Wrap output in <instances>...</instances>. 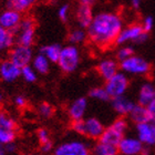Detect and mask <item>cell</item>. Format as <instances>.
Here are the masks:
<instances>
[{"label":"cell","instance_id":"obj_1","mask_svg":"<svg viewBox=\"0 0 155 155\" xmlns=\"http://www.w3.org/2000/svg\"><path fill=\"white\" fill-rule=\"evenodd\" d=\"M123 29L122 19L113 12H100L93 17L87 28V37L94 45L107 48L116 42Z\"/></svg>","mask_w":155,"mask_h":155},{"label":"cell","instance_id":"obj_2","mask_svg":"<svg viewBox=\"0 0 155 155\" xmlns=\"http://www.w3.org/2000/svg\"><path fill=\"white\" fill-rule=\"evenodd\" d=\"M72 129L78 134L87 136L89 139H100L102 133L104 132V126L100 120L97 117H87L73 121Z\"/></svg>","mask_w":155,"mask_h":155},{"label":"cell","instance_id":"obj_3","mask_svg":"<svg viewBox=\"0 0 155 155\" xmlns=\"http://www.w3.org/2000/svg\"><path fill=\"white\" fill-rule=\"evenodd\" d=\"M59 68L64 73H72L78 69L80 64V52L74 45H67L62 48L58 60Z\"/></svg>","mask_w":155,"mask_h":155},{"label":"cell","instance_id":"obj_4","mask_svg":"<svg viewBox=\"0 0 155 155\" xmlns=\"http://www.w3.org/2000/svg\"><path fill=\"white\" fill-rule=\"evenodd\" d=\"M147 38H149V33L143 29L142 25L134 23L121 30L115 43L117 45H124L126 42L143 43L147 40Z\"/></svg>","mask_w":155,"mask_h":155},{"label":"cell","instance_id":"obj_5","mask_svg":"<svg viewBox=\"0 0 155 155\" xmlns=\"http://www.w3.org/2000/svg\"><path fill=\"white\" fill-rule=\"evenodd\" d=\"M120 68L125 73L135 75H145L151 71V65L149 62L145 59L134 54L120 62Z\"/></svg>","mask_w":155,"mask_h":155},{"label":"cell","instance_id":"obj_6","mask_svg":"<svg viewBox=\"0 0 155 155\" xmlns=\"http://www.w3.org/2000/svg\"><path fill=\"white\" fill-rule=\"evenodd\" d=\"M17 123L13 117L6 112H0V144L6 145L15 142Z\"/></svg>","mask_w":155,"mask_h":155},{"label":"cell","instance_id":"obj_7","mask_svg":"<svg viewBox=\"0 0 155 155\" xmlns=\"http://www.w3.org/2000/svg\"><path fill=\"white\" fill-rule=\"evenodd\" d=\"M104 87L107 91L111 99L121 97V95H124V93L129 87V79L124 73L117 72L116 74H114L109 80H107V83H105Z\"/></svg>","mask_w":155,"mask_h":155},{"label":"cell","instance_id":"obj_8","mask_svg":"<svg viewBox=\"0 0 155 155\" xmlns=\"http://www.w3.org/2000/svg\"><path fill=\"white\" fill-rule=\"evenodd\" d=\"M18 43L27 47H31L35 41L36 30H35V20L32 18H25L21 20L20 26L17 30Z\"/></svg>","mask_w":155,"mask_h":155},{"label":"cell","instance_id":"obj_9","mask_svg":"<svg viewBox=\"0 0 155 155\" xmlns=\"http://www.w3.org/2000/svg\"><path fill=\"white\" fill-rule=\"evenodd\" d=\"M53 155H90V149L84 142L69 141L60 144L54 150Z\"/></svg>","mask_w":155,"mask_h":155},{"label":"cell","instance_id":"obj_10","mask_svg":"<svg viewBox=\"0 0 155 155\" xmlns=\"http://www.w3.org/2000/svg\"><path fill=\"white\" fill-rule=\"evenodd\" d=\"M10 60L15 62L18 67L22 68L26 65H29L30 62H32V50L30 47L22 45H18L17 47H13V49L10 51Z\"/></svg>","mask_w":155,"mask_h":155},{"label":"cell","instance_id":"obj_11","mask_svg":"<svg viewBox=\"0 0 155 155\" xmlns=\"http://www.w3.org/2000/svg\"><path fill=\"white\" fill-rule=\"evenodd\" d=\"M21 12L13 9H8L2 11L0 13V25L5 29L12 31L13 33L17 32V30L19 28L20 22H21Z\"/></svg>","mask_w":155,"mask_h":155},{"label":"cell","instance_id":"obj_12","mask_svg":"<svg viewBox=\"0 0 155 155\" xmlns=\"http://www.w3.org/2000/svg\"><path fill=\"white\" fill-rule=\"evenodd\" d=\"M137 137L145 145H154L155 144V119L151 121L136 124Z\"/></svg>","mask_w":155,"mask_h":155},{"label":"cell","instance_id":"obj_13","mask_svg":"<svg viewBox=\"0 0 155 155\" xmlns=\"http://www.w3.org/2000/svg\"><path fill=\"white\" fill-rule=\"evenodd\" d=\"M21 77V68L11 60H3L0 62V78L1 80L8 83L16 81Z\"/></svg>","mask_w":155,"mask_h":155},{"label":"cell","instance_id":"obj_14","mask_svg":"<svg viewBox=\"0 0 155 155\" xmlns=\"http://www.w3.org/2000/svg\"><path fill=\"white\" fill-rule=\"evenodd\" d=\"M119 152L123 155H139L144 149L143 143L135 137H123L119 143Z\"/></svg>","mask_w":155,"mask_h":155},{"label":"cell","instance_id":"obj_15","mask_svg":"<svg viewBox=\"0 0 155 155\" xmlns=\"http://www.w3.org/2000/svg\"><path fill=\"white\" fill-rule=\"evenodd\" d=\"M87 100L85 97H78L70 104L68 109L69 117L72 121H77L84 117V114L87 112Z\"/></svg>","mask_w":155,"mask_h":155},{"label":"cell","instance_id":"obj_16","mask_svg":"<svg viewBox=\"0 0 155 155\" xmlns=\"http://www.w3.org/2000/svg\"><path fill=\"white\" fill-rule=\"evenodd\" d=\"M93 13H92V9L91 6H87V5H82L80 3V6L78 7L77 11H75V19H77L78 25L80 26L82 29H87L90 23L93 20Z\"/></svg>","mask_w":155,"mask_h":155},{"label":"cell","instance_id":"obj_17","mask_svg":"<svg viewBox=\"0 0 155 155\" xmlns=\"http://www.w3.org/2000/svg\"><path fill=\"white\" fill-rule=\"evenodd\" d=\"M119 67L120 65L117 64V62L115 60L105 59L97 64V72L102 79L107 81L119 72Z\"/></svg>","mask_w":155,"mask_h":155},{"label":"cell","instance_id":"obj_18","mask_svg":"<svg viewBox=\"0 0 155 155\" xmlns=\"http://www.w3.org/2000/svg\"><path fill=\"white\" fill-rule=\"evenodd\" d=\"M134 105L135 104L133 103L131 100H129L127 97H124V95L112 99V107H113L114 111L120 115H127V114H130V112L132 111Z\"/></svg>","mask_w":155,"mask_h":155},{"label":"cell","instance_id":"obj_19","mask_svg":"<svg viewBox=\"0 0 155 155\" xmlns=\"http://www.w3.org/2000/svg\"><path fill=\"white\" fill-rule=\"evenodd\" d=\"M130 119L132 120L133 122L139 124V123L147 122L152 120V116L149 113L147 107L142 105V104H135L132 111L130 112Z\"/></svg>","mask_w":155,"mask_h":155},{"label":"cell","instance_id":"obj_20","mask_svg":"<svg viewBox=\"0 0 155 155\" xmlns=\"http://www.w3.org/2000/svg\"><path fill=\"white\" fill-rule=\"evenodd\" d=\"M123 137H124V134H123V133H121L120 131L114 129L113 126L110 125L107 129L104 130V132L102 133V135L100 136L99 141L117 146Z\"/></svg>","mask_w":155,"mask_h":155},{"label":"cell","instance_id":"obj_21","mask_svg":"<svg viewBox=\"0 0 155 155\" xmlns=\"http://www.w3.org/2000/svg\"><path fill=\"white\" fill-rule=\"evenodd\" d=\"M155 99V87L151 83L143 84L139 92V104L147 107Z\"/></svg>","mask_w":155,"mask_h":155},{"label":"cell","instance_id":"obj_22","mask_svg":"<svg viewBox=\"0 0 155 155\" xmlns=\"http://www.w3.org/2000/svg\"><path fill=\"white\" fill-rule=\"evenodd\" d=\"M32 67L40 74H47L50 70V60L42 53H39L32 59Z\"/></svg>","mask_w":155,"mask_h":155},{"label":"cell","instance_id":"obj_23","mask_svg":"<svg viewBox=\"0 0 155 155\" xmlns=\"http://www.w3.org/2000/svg\"><path fill=\"white\" fill-rule=\"evenodd\" d=\"M61 50L62 48L60 45L52 43V45H47L45 47H42L41 50H40V53L45 55L50 60V62H58Z\"/></svg>","mask_w":155,"mask_h":155},{"label":"cell","instance_id":"obj_24","mask_svg":"<svg viewBox=\"0 0 155 155\" xmlns=\"http://www.w3.org/2000/svg\"><path fill=\"white\" fill-rule=\"evenodd\" d=\"M94 155H119V147L116 145L107 144L103 142H97L93 150Z\"/></svg>","mask_w":155,"mask_h":155},{"label":"cell","instance_id":"obj_25","mask_svg":"<svg viewBox=\"0 0 155 155\" xmlns=\"http://www.w3.org/2000/svg\"><path fill=\"white\" fill-rule=\"evenodd\" d=\"M15 43V36L12 31L5 29L0 25V50H6L11 48Z\"/></svg>","mask_w":155,"mask_h":155},{"label":"cell","instance_id":"obj_26","mask_svg":"<svg viewBox=\"0 0 155 155\" xmlns=\"http://www.w3.org/2000/svg\"><path fill=\"white\" fill-rule=\"evenodd\" d=\"M7 5L9 9L23 12V11H27L30 7H32L35 3L31 0H7Z\"/></svg>","mask_w":155,"mask_h":155},{"label":"cell","instance_id":"obj_27","mask_svg":"<svg viewBox=\"0 0 155 155\" xmlns=\"http://www.w3.org/2000/svg\"><path fill=\"white\" fill-rule=\"evenodd\" d=\"M68 39L72 45H79V43H82V42L85 41L87 33L84 30H82V28L81 29H74L69 33Z\"/></svg>","mask_w":155,"mask_h":155},{"label":"cell","instance_id":"obj_28","mask_svg":"<svg viewBox=\"0 0 155 155\" xmlns=\"http://www.w3.org/2000/svg\"><path fill=\"white\" fill-rule=\"evenodd\" d=\"M38 72L33 69V67H30V65H26V67H22L21 68V77L26 82L28 83H33L37 81V78H38Z\"/></svg>","mask_w":155,"mask_h":155},{"label":"cell","instance_id":"obj_29","mask_svg":"<svg viewBox=\"0 0 155 155\" xmlns=\"http://www.w3.org/2000/svg\"><path fill=\"white\" fill-rule=\"evenodd\" d=\"M90 97L95 99L99 101H109L111 99V97L109 95L107 91L105 90V87H93L89 93Z\"/></svg>","mask_w":155,"mask_h":155},{"label":"cell","instance_id":"obj_30","mask_svg":"<svg viewBox=\"0 0 155 155\" xmlns=\"http://www.w3.org/2000/svg\"><path fill=\"white\" fill-rule=\"evenodd\" d=\"M38 113L42 116V117H45V119H49V117H51L54 113V109L52 107L51 104L48 103V102H42L40 103L38 107Z\"/></svg>","mask_w":155,"mask_h":155},{"label":"cell","instance_id":"obj_31","mask_svg":"<svg viewBox=\"0 0 155 155\" xmlns=\"http://www.w3.org/2000/svg\"><path fill=\"white\" fill-rule=\"evenodd\" d=\"M133 54H134V50L131 47H121L116 52V59L121 62L125 59L130 58Z\"/></svg>","mask_w":155,"mask_h":155},{"label":"cell","instance_id":"obj_32","mask_svg":"<svg viewBox=\"0 0 155 155\" xmlns=\"http://www.w3.org/2000/svg\"><path fill=\"white\" fill-rule=\"evenodd\" d=\"M114 129L117 130V131H120L121 133H125L126 129H127V122H126L125 119H123V117H120V119L115 120L113 123H112V125Z\"/></svg>","mask_w":155,"mask_h":155},{"label":"cell","instance_id":"obj_33","mask_svg":"<svg viewBox=\"0 0 155 155\" xmlns=\"http://www.w3.org/2000/svg\"><path fill=\"white\" fill-rule=\"evenodd\" d=\"M69 12H70V6H69L68 3H64V5L60 6V8H59L58 17L60 18V20H61V21L65 22V21L68 20Z\"/></svg>","mask_w":155,"mask_h":155},{"label":"cell","instance_id":"obj_34","mask_svg":"<svg viewBox=\"0 0 155 155\" xmlns=\"http://www.w3.org/2000/svg\"><path fill=\"white\" fill-rule=\"evenodd\" d=\"M37 135H38V140L40 144L50 141V134H49V132L45 129H39Z\"/></svg>","mask_w":155,"mask_h":155},{"label":"cell","instance_id":"obj_35","mask_svg":"<svg viewBox=\"0 0 155 155\" xmlns=\"http://www.w3.org/2000/svg\"><path fill=\"white\" fill-rule=\"evenodd\" d=\"M142 26H143V29L149 33L150 31L153 29V26H154V19H153V17H151V16L146 17L145 19H144V21H143Z\"/></svg>","mask_w":155,"mask_h":155},{"label":"cell","instance_id":"obj_36","mask_svg":"<svg viewBox=\"0 0 155 155\" xmlns=\"http://www.w3.org/2000/svg\"><path fill=\"white\" fill-rule=\"evenodd\" d=\"M40 150H41L42 153H49V152H51L52 150H53V143H52L51 140H50V141H48V142L40 144Z\"/></svg>","mask_w":155,"mask_h":155},{"label":"cell","instance_id":"obj_37","mask_svg":"<svg viewBox=\"0 0 155 155\" xmlns=\"http://www.w3.org/2000/svg\"><path fill=\"white\" fill-rule=\"evenodd\" d=\"M15 104H16L18 107H25L27 105L26 97H22V95H17V97H15Z\"/></svg>","mask_w":155,"mask_h":155},{"label":"cell","instance_id":"obj_38","mask_svg":"<svg viewBox=\"0 0 155 155\" xmlns=\"http://www.w3.org/2000/svg\"><path fill=\"white\" fill-rule=\"evenodd\" d=\"M146 107H147V110H149V113L152 116V119H155V99Z\"/></svg>","mask_w":155,"mask_h":155},{"label":"cell","instance_id":"obj_39","mask_svg":"<svg viewBox=\"0 0 155 155\" xmlns=\"http://www.w3.org/2000/svg\"><path fill=\"white\" fill-rule=\"evenodd\" d=\"M5 150H6L7 153H12L16 151V145H15V143L11 142L9 143V144H6L5 145Z\"/></svg>","mask_w":155,"mask_h":155},{"label":"cell","instance_id":"obj_40","mask_svg":"<svg viewBox=\"0 0 155 155\" xmlns=\"http://www.w3.org/2000/svg\"><path fill=\"white\" fill-rule=\"evenodd\" d=\"M131 3H132V7L134 9H139L141 3H142V0H131Z\"/></svg>","mask_w":155,"mask_h":155},{"label":"cell","instance_id":"obj_41","mask_svg":"<svg viewBox=\"0 0 155 155\" xmlns=\"http://www.w3.org/2000/svg\"><path fill=\"white\" fill-rule=\"evenodd\" d=\"M80 3L82 5H87V6H92L94 2H95V0H79Z\"/></svg>","mask_w":155,"mask_h":155},{"label":"cell","instance_id":"obj_42","mask_svg":"<svg viewBox=\"0 0 155 155\" xmlns=\"http://www.w3.org/2000/svg\"><path fill=\"white\" fill-rule=\"evenodd\" d=\"M6 150H5V145L0 144V155H6Z\"/></svg>","mask_w":155,"mask_h":155},{"label":"cell","instance_id":"obj_43","mask_svg":"<svg viewBox=\"0 0 155 155\" xmlns=\"http://www.w3.org/2000/svg\"><path fill=\"white\" fill-rule=\"evenodd\" d=\"M141 154H142V155H149V154H150L149 149H145V147H144V149L142 150V152H141Z\"/></svg>","mask_w":155,"mask_h":155},{"label":"cell","instance_id":"obj_44","mask_svg":"<svg viewBox=\"0 0 155 155\" xmlns=\"http://www.w3.org/2000/svg\"><path fill=\"white\" fill-rule=\"evenodd\" d=\"M2 102H3V94L0 92V104L2 103Z\"/></svg>","mask_w":155,"mask_h":155},{"label":"cell","instance_id":"obj_45","mask_svg":"<svg viewBox=\"0 0 155 155\" xmlns=\"http://www.w3.org/2000/svg\"><path fill=\"white\" fill-rule=\"evenodd\" d=\"M23 155H36V154H33V153H26V154H23Z\"/></svg>","mask_w":155,"mask_h":155},{"label":"cell","instance_id":"obj_46","mask_svg":"<svg viewBox=\"0 0 155 155\" xmlns=\"http://www.w3.org/2000/svg\"><path fill=\"white\" fill-rule=\"evenodd\" d=\"M0 51H1V50H0ZM0 62H1V61H0Z\"/></svg>","mask_w":155,"mask_h":155}]
</instances>
